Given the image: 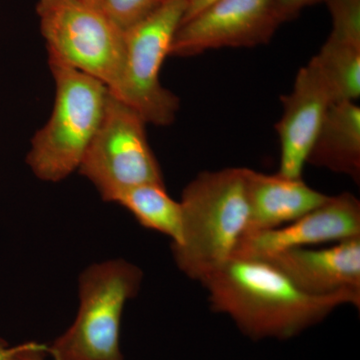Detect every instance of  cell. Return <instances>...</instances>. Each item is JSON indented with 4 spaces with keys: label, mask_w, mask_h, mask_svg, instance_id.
Segmentation results:
<instances>
[{
    "label": "cell",
    "mask_w": 360,
    "mask_h": 360,
    "mask_svg": "<svg viewBox=\"0 0 360 360\" xmlns=\"http://www.w3.org/2000/svg\"><path fill=\"white\" fill-rule=\"evenodd\" d=\"M214 312L252 340H286L321 323L338 307H360V295L304 292L264 259L232 257L200 283Z\"/></svg>",
    "instance_id": "1"
},
{
    "label": "cell",
    "mask_w": 360,
    "mask_h": 360,
    "mask_svg": "<svg viewBox=\"0 0 360 360\" xmlns=\"http://www.w3.org/2000/svg\"><path fill=\"white\" fill-rule=\"evenodd\" d=\"M246 170L203 172L184 189L181 238L172 250L175 264L193 281L201 283L224 266L248 232Z\"/></svg>",
    "instance_id": "2"
},
{
    "label": "cell",
    "mask_w": 360,
    "mask_h": 360,
    "mask_svg": "<svg viewBox=\"0 0 360 360\" xmlns=\"http://www.w3.org/2000/svg\"><path fill=\"white\" fill-rule=\"evenodd\" d=\"M56 98L51 117L33 136L26 163L37 179L63 181L78 170L103 120L110 90L49 54Z\"/></svg>",
    "instance_id": "3"
},
{
    "label": "cell",
    "mask_w": 360,
    "mask_h": 360,
    "mask_svg": "<svg viewBox=\"0 0 360 360\" xmlns=\"http://www.w3.org/2000/svg\"><path fill=\"white\" fill-rule=\"evenodd\" d=\"M143 272L122 258L89 265L78 278L72 324L51 345V360H123L120 328L127 303L139 295Z\"/></svg>",
    "instance_id": "4"
},
{
    "label": "cell",
    "mask_w": 360,
    "mask_h": 360,
    "mask_svg": "<svg viewBox=\"0 0 360 360\" xmlns=\"http://www.w3.org/2000/svg\"><path fill=\"white\" fill-rule=\"evenodd\" d=\"M37 13L49 54L115 94L124 66V32L103 6L89 0H39Z\"/></svg>",
    "instance_id": "5"
},
{
    "label": "cell",
    "mask_w": 360,
    "mask_h": 360,
    "mask_svg": "<svg viewBox=\"0 0 360 360\" xmlns=\"http://www.w3.org/2000/svg\"><path fill=\"white\" fill-rule=\"evenodd\" d=\"M186 0H162L148 16L124 32L122 82L113 94L146 123L167 127L176 118L179 97L160 82V70L186 13Z\"/></svg>",
    "instance_id": "6"
},
{
    "label": "cell",
    "mask_w": 360,
    "mask_h": 360,
    "mask_svg": "<svg viewBox=\"0 0 360 360\" xmlns=\"http://www.w3.org/2000/svg\"><path fill=\"white\" fill-rule=\"evenodd\" d=\"M146 124L134 108L110 92L103 120L77 170L106 202L115 203L131 187L165 186Z\"/></svg>",
    "instance_id": "7"
},
{
    "label": "cell",
    "mask_w": 360,
    "mask_h": 360,
    "mask_svg": "<svg viewBox=\"0 0 360 360\" xmlns=\"http://www.w3.org/2000/svg\"><path fill=\"white\" fill-rule=\"evenodd\" d=\"M281 23L274 0H217L181 23L170 56H198L210 49L265 44Z\"/></svg>",
    "instance_id": "8"
},
{
    "label": "cell",
    "mask_w": 360,
    "mask_h": 360,
    "mask_svg": "<svg viewBox=\"0 0 360 360\" xmlns=\"http://www.w3.org/2000/svg\"><path fill=\"white\" fill-rule=\"evenodd\" d=\"M356 238H360V201L354 194L342 193L329 196L323 205L290 224L248 232L233 257L266 259L283 251Z\"/></svg>",
    "instance_id": "9"
},
{
    "label": "cell",
    "mask_w": 360,
    "mask_h": 360,
    "mask_svg": "<svg viewBox=\"0 0 360 360\" xmlns=\"http://www.w3.org/2000/svg\"><path fill=\"white\" fill-rule=\"evenodd\" d=\"M283 115L276 129L281 141L278 174L300 179L333 98L319 68L310 59L296 75L292 90L281 96Z\"/></svg>",
    "instance_id": "10"
},
{
    "label": "cell",
    "mask_w": 360,
    "mask_h": 360,
    "mask_svg": "<svg viewBox=\"0 0 360 360\" xmlns=\"http://www.w3.org/2000/svg\"><path fill=\"white\" fill-rule=\"evenodd\" d=\"M264 260L309 295L349 292L360 295V238L347 239L328 248L283 251Z\"/></svg>",
    "instance_id": "11"
},
{
    "label": "cell",
    "mask_w": 360,
    "mask_h": 360,
    "mask_svg": "<svg viewBox=\"0 0 360 360\" xmlns=\"http://www.w3.org/2000/svg\"><path fill=\"white\" fill-rule=\"evenodd\" d=\"M246 181L250 207L248 232L269 231L290 224L329 198L307 186L302 177L265 174L248 168Z\"/></svg>",
    "instance_id": "12"
},
{
    "label": "cell",
    "mask_w": 360,
    "mask_h": 360,
    "mask_svg": "<svg viewBox=\"0 0 360 360\" xmlns=\"http://www.w3.org/2000/svg\"><path fill=\"white\" fill-rule=\"evenodd\" d=\"M347 175L360 184V108L355 101L329 106L307 165Z\"/></svg>",
    "instance_id": "13"
},
{
    "label": "cell",
    "mask_w": 360,
    "mask_h": 360,
    "mask_svg": "<svg viewBox=\"0 0 360 360\" xmlns=\"http://www.w3.org/2000/svg\"><path fill=\"white\" fill-rule=\"evenodd\" d=\"M115 203L129 210L141 226L172 239L181 238L182 212L179 201L167 193L163 184H142L123 191Z\"/></svg>",
    "instance_id": "14"
},
{
    "label": "cell",
    "mask_w": 360,
    "mask_h": 360,
    "mask_svg": "<svg viewBox=\"0 0 360 360\" xmlns=\"http://www.w3.org/2000/svg\"><path fill=\"white\" fill-rule=\"evenodd\" d=\"M311 60L328 85L333 103L359 98V45L328 39Z\"/></svg>",
    "instance_id": "15"
},
{
    "label": "cell",
    "mask_w": 360,
    "mask_h": 360,
    "mask_svg": "<svg viewBox=\"0 0 360 360\" xmlns=\"http://www.w3.org/2000/svg\"><path fill=\"white\" fill-rule=\"evenodd\" d=\"M333 30L328 39L360 46V0H326Z\"/></svg>",
    "instance_id": "16"
},
{
    "label": "cell",
    "mask_w": 360,
    "mask_h": 360,
    "mask_svg": "<svg viewBox=\"0 0 360 360\" xmlns=\"http://www.w3.org/2000/svg\"><path fill=\"white\" fill-rule=\"evenodd\" d=\"M161 0H101L106 14L123 32L148 16Z\"/></svg>",
    "instance_id": "17"
},
{
    "label": "cell",
    "mask_w": 360,
    "mask_h": 360,
    "mask_svg": "<svg viewBox=\"0 0 360 360\" xmlns=\"http://www.w3.org/2000/svg\"><path fill=\"white\" fill-rule=\"evenodd\" d=\"M326 0H274V13L279 22L295 18L305 7L314 6Z\"/></svg>",
    "instance_id": "18"
},
{
    "label": "cell",
    "mask_w": 360,
    "mask_h": 360,
    "mask_svg": "<svg viewBox=\"0 0 360 360\" xmlns=\"http://www.w3.org/2000/svg\"><path fill=\"white\" fill-rule=\"evenodd\" d=\"M11 360H47L46 345L37 341H27L22 349Z\"/></svg>",
    "instance_id": "19"
},
{
    "label": "cell",
    "mask_w": 360,
    "mask_h": 360,
    "mask_svg": "<svg viewBox=\"0 0 360 360\" xmlns=\"http://www.w3.org/2000/svg\"><path fill=\"white\" fill-rule=\"evenodd\" d=\"M186 9L182 23L191 20V18H193L196 14L200 13V11H202L206 7L212 6V4H214L217 0H186Z\"/></svg>",
    "instance_id": "20"
},
{
    "label": "cell",
    "mask_w": 360,
    "mask_h": 360,
    "mask_svg": "<svg viewBox=\"0 0 360 360\" xmlns=\"http://www.w3.org/2000/svg\"><path fill=\"white\" fill-rule=\"evenodd\" d=\"M25 347V342L18 345H11L6 340L0 338V360H11L14 355Z\"/></svg>",
    "instance_id": "21"
},
{
    "label": "cell",
    "mask_w": 360,
    "mask_h": 360,
    "mask_svg": "<svg viewBox=\"0 0 360 360\" xmlns=\"http://www.w3.org/2000/svg\"><path fill=\"white\" fill-rule=\"evenodd\" d=\"M89 1L94 2V4H101V0H89Z\"/></svg>",
    "instance_id": "22"
},
{
    "label": "cell",
    "mask_w": 360,
    "mask_h": 360,
    "mask_svg": "<svg viewBox=\"0 0 360 360\" xmlns=\"http://www.w3.org/2000/svg\"><path fill=\"white\" fill-rule=\"evenodd\" d=\"M161 1H162V0H161Z\"/></svg>",
    "instance_id": "23"
}]
</instances>
